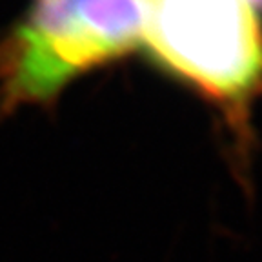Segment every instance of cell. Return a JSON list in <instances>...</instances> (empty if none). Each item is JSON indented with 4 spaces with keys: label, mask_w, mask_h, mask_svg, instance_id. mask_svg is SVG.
Returning a JSON list of instances; mask_svg holds the SVG:
<instances>
[{
    "label": "cell",
    "mask_w": 262,
    "mask_h": 262,
    "mask_svg": "<svg viewBox=\"0 0 262 262\" xmlns=\"http://www.w3.org/2000/svg\"><path fill=\"white\" fill-rule=\"evenodd\" d=\"M151 0H33L0 46L2 102H44L75 75L146 42Z\"/></svg>",
    "instance_id": "cell-1"
},
{
    "label": "cell",
    "mask_w": 262,
    "mask_h": 262,
    "mask_svg": "<svg viewBox=\"0 0 262 262\" xmlns=\"http://www.w3.org/2000/svg\"><path fill=\"white\" fill-rule=\"evenodd\" d=\"M144 44L221 104L242 107L262 91V26L248 0H151Z\"/></svg>",
    "instance_id": "cell-2"
}]
</instances>
